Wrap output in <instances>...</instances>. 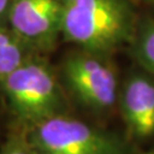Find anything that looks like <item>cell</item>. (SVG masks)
Returning a JSON list of instances; mask_svg holds the SVG:
<instances>
[{"instance_id": "1", "label": "cell", "mask_w": 154, "mask_h": 154, "mask_svg": "<svg viewBox=\"0 0 154 154\" xmlns=\"http://www.w3.org/2000/svg\"><path fill=\"white\" fill-rule=\"evenodd\" d=\"M138 17L131 0H73L64 6L62 37L106 56L134 40Z\"/></svg>"}, {"instance_id": "2", "label": "cell", "mask_w": 154, "mask_h": 154, "mask_svg": "<svg viewBox=\"0 0 154 154\" xmlns=\"http://www.w3.org/2000/svg\"><path fill=\"white\" fill-rule=\"evenodd\" d=\"M0 87L14 114L29 127L64 114L66 110L65 95L55 72L39 55L18 66Z\"/></svg>"}, {"instance_id": "3", "label": "cell", "mask_w": 154, "mask_h": 154, "mask_svg": "<svg viewBox=\"0 0 154 154\" xmlns=\"http://www.w3.org/2000/svg\"><path fill=\"white\" fill-rule=\"evenodd\" d=\"M26 140L35 154H127L116 134L65 114L30 127Z\"/></svg>"}, {"instance_id": "4", "label": "cell", "mask_w": 154, "mask_h": 154, "mask_svg": "<svg viewBox=\"0 0 154 154\" xmlns=\"http://www.w3.org/2000/svg\"><path fill=\"white\" fill-rule=\"evenodd\" d=\"M62 75L69 90L90 110L107 111L119 99L116 70L103 55L82 50L67 56Z\"/></svg>"}, {"instance_id": "5", "label": "cell", "mask_w": 154, "mask_h": 154, "mask_svg": "<svg viewBox=\"0 0 154 154\" xmlns=\"http://www.w3.org/2000/svg\"><path fill=\"white\" fill-rule=\"evenodd\" d=\"M62 0H11L7 24L35 54L55 48L62 37Z\"/></svg>"}, {"instance_id": "6", "label": "cell", "mask_w": 154, "mask_h": 154, "mask_svg": "<svg viewBox=\"0 0 154 154\" xmlns=\"http://www.w3.org/2000/svg\"><path fill=\"white\" fill-rule=\"evenodd\" d=\"M120 107L130 136L146 139L154 136V79L145 74L130 77L122 89Z\"/></svg>"}, {"instance_id": "7", "label": "cell", "mask_w": 154, "mask_h": 154, "mask_svg": "<svg viewBox=\"0 0 154 154\" xmlns=\"http://www.w3.org/2000/svg\"><path fill=\"white\" fill-rule=\"evenodd\" d=\"M34 55L38 54L17 37L7 23H0V82Z\"/></svg>"}, {"instance_id": "8", "label": "cell", "mask_w": 154, "mask_h": 154, "mask_svg": "<svg viewBox=\"0 0 154 154\" xmlns=\"http://www.w3.org/2000/svg\"><path fill=\"white\" fill-rule=\"evenodd\" d=\"M132 49L142 65L154 75V20L146 16L138 20Z\"/></svg>"}, {"instance_id": "9", "label": "cell", "mask_w": 154, "mask_h": 154, "mask_svg": "<svg viewBox=\"0 0 154 154\" xmlns=\"http://www.w3.org/2000/svg\"><path fill=\"white\" fill-rule=\"evenodd\" d=\"M0 154H35L26 137H13L1 147Z\"/></svg>"}, {"instance_id": "10", "label": "cell", "mask_w": 154, "mask_h": 154, "mask_svg": "<svg viewBox=\"0 0 154 154\" xmlns=\"http://www.w3.org/2000/svg\"><path fill=\"white\" fill-rule=\"evenodd\" d=\"M11 0H0V23H7V13Z\"/></svg>"}, {"instance_id": "11", "label": "cell", "mask_w": 154, "mask_h": 154, "mask_svg": "<svg viewBox=\"0 0 154 154\" xmlns=\"http://www.w3.org/2000/svg\"><path fill=\"white\" fill-rule=\"evenodd\" d=\"M147 4H149V6H152V7H154V0H145Z\"/></svg>"}, {"instance_id": "12", "label": "cell", "mask_w": 154, "mask_h": 154, "mask_svg": "<svg viewBox=\"0 0 154 154\" xmlns=\"http://www.w3.org/2000/svg\"><path fill=\"white\" fill-rule=\"evenodd\" d=\"M73 0H62V2L64 4V6L65 5H67V4H70V2H72Z\"/></svg>"}, {"instance_id": "13", "label": "cell", "mask_w": 154, "mask_h": 154, "mask_svg": "<svg viewBox=\"0 0 154 154\" xmlns=\"http://www.w3.org/2000/svg\"><path fill=\"white\" fill-rule=\"evenodd\" d=\"M142 154H154V151H147V152H144Z\"/></svg>"}]
</instances>
